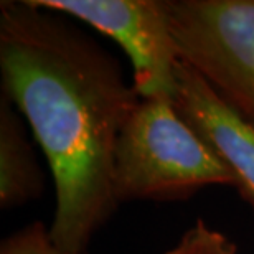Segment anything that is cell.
Wrapping results in <instances>:
<instances>
[{
	"label": "cell",
	"mask_w": 254,
	"mask_h": 254,
	"mask_svg": "<svg viewBox=\"0 0 254 254\" xmlns=\"http://www.w3.org/2000/svg\"><path fill=\"white\" fill-rule=\"evenodd\" d=\"M0 78L48 160L57 198L50 235L84 253L119 205L116 145L139 94L91 35L30 0L0 3Z\"/></svg>",
	"instance_id": "6da1fadb"
},
{
	"label": "cell",
	"mask_w": 254,
	"mask_h": 254,
	"mask_svg": "<svg viewBox=\"0 0 254 254\" xmlns=\"http://www.w3.org/2000/svg\"><path fill=\"white\" fill-rule=\"evenodd\" d=\"M233 177L206 142L177 113L170 98H139L121 129L114 155V196L184 200Z\"/></svg>",
	"instance_id": "7a4b0ae2"
},
{
	"label": "cell",
	"mask_w": 254,
	"mask_h": 254,
	"mask_svg": "<svg viewBox=\"0 0 254 254\" xmlns=\"http://www.w3.org/2000/svg\"><path fill=\"white\" fill-rule=\"evenodd\" d=\"M179 57L254 126V0H167Z\"/></svg>",
	"instance_id": "3957f363"
},
{
	"label": "cell",
	"mask_w": 254,
	"mask_h": 254,
	"mask_svg": "<svg viewBox=\"0 0 254 254\" xmlns=\"http://www.w3.org/2000/svg\"><path fill=\"white\" fill-rule=\"evenodd\" d=\"M48 12L89 25L123 48L139 98L174 99L180 57L167 0H30Z\"/></svg>",
	"instance_id": "277c9868"
},
{
	"label": "cell",
	"mask_w": 254,
	"mask_h": 254,
	"mask_svg": "<svg viewBox=\"0 0 254 254\" xmlns=\"http://www.w3.org/2000/svg\"><path fill=\"white\" fill-rule=\"evenodd\" d=\"M175 109L233 177V189L254 211V126L184 62L174 89Z\"/></svg>",
	"instance_id": "5b68a950"
},
{
	"label": "cell",
	"mask_w": 254,
	"mask_h": 254,
	"mask_svg": "<svg viewBox=\"0 0 254 254\" xmlns=\"http://www.w3.org/2000/svg\"><path fill=\"white\" fill-rule=\"evenodd\" d=\"M45 177L37 152L18 109L0 98V208L12 210L37 200L43 193Z\"/></svg>",
	"instance_id": "8992f818"
},
{
	"label": "cell",
	"mask_w": 254,
	"mask_h": 254,
	"mask_svg": "<svg viewBox=\"0 0 254 254\" xmlns=\"http://www.w3.org/2000/svg\"><path fill=\"white\" fill-rule=\"evenodd\" d=\"M164 254H238V248L225 233L196 220Z\"/></svg>",
	"instance_id": "52a82bcc"
},
{
	"label": "cell",
	"mask_w": 254,
	"mask_h": 254,
	"mask_svg": "<svg viewBox=\"0 0 254 254\" xmlns=\"http://www.w3.org/2000/svg\"><path fill=\"white\" fill-rule=\"evenodd\" d=\"M0 254H84L63 250L53 241L50 228L35 221L20 228L2 241Z\"/></svg>",
	"instance_id": "ba28073f"
}]
</instances>
